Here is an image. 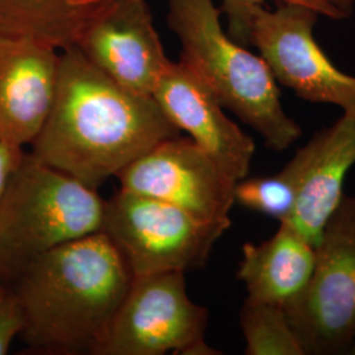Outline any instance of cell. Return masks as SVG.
I'll return each mask as SVG.
<instances>
[{"label":"cell","mask_w":355,"mask_h":355,"mask_svg":"<svg viewBox=\"0 0 355 355\" xmlns=\"http://www.w3.org/2000/svg\"><path fill=\"white\" fill-rule=\"evenodd\" d=\"M333 1H334L347 16H350L352 12L354 11L355 0H333Z\"/></svg>","instance_id":"obj_21"},{"label":"cell","mask_w":355,"mask_h":355,"mask_svg":"<svg viewBox=\"0 0 355 355\" xmlns=\"http://www.w3.org/2000/svg\"><path fill=\"white\" fill-rule=\"evenodd\" d=\"M133 274L105 233L67 242L32 261L8 284L36 353L98 355Z\"/></svg>","instance_id":"obj_2"},{"label":"cell","mask_w":355,"mask_h":355,"mask_svg":"<svg viewBox=\"0 0 355 355\" xmlns=\"http://www.w3.org/2000/svg\"><path fill=\"white\" fill-rule=\"evenodd\" d=\"M318 15L309 7L277 1L254 10L248 45L255 46L282 86L300 99L355 110V76L343 73L318 46Z\"/></svg>","instance_id":"obj_8"},{"label":"cell","mask_w":355,"mask_h":355,"mask_svg":"<svg viewBox=\"0 0 355 355\" xmlns=\"http://www.w3.org/2000/svg\"><path fill=\"white\" fill-rule=\"evenodd\" d=\"M230 225L120 189L105 200L102 232L139 277L202 268Z\"/></svg>","instance_id":"obj_5"},{"label":"cell","mask_w":355,"mask_h":355,"mask_svg":"<svg viewBox=\"0 0 355 355\" xmlns=\"http://www.w3.org/2000/svg\"><path fill=\"white\" fill-rule=\"evenodd\" d=\"M24 328V318L16 299L10 292L0 303V355L8 354L16 337Z\"/></svg>","instance_id":"obj_19"},{"label":"cell","mask_w":355,"mask_h":355,"mask_svg":"<svg viewBox=\"0 0 355 355\" xmlns=\"http://www.w3.org/2000/svg\"><path fill=\"white\" fill-rule=\"evenodd\" d=\"M170 123L212 157L236 182L248 177L254 141L230 120L202 79L180 61H170L153 91Z\"/></svg>","instance_id":"obj_11"},{"label":"cell","mask_w":355,"mask_h":355,"mask_svg":"<svg viewBox=\"0 0 355 355\" xmlns=\"http://www.w3.org/2000/svg\"><path fill=\"white\" fill-rule=\"evenodd\" d=\"M313 146L311 140L300 148L279 173L271 177L243 178L236 183L234 203L277 218L291 216L296 198L309 165Z\"/></svg>","instance_id":"obj_16"},{"label":"cell","mask_w":355,"mask_h":355,"mask_svg":"<svg viewBox=\"0 0 355 355\" xmlns=\"http://www.w3.org/2000/svg\"><path fill=\"white\" fill-rule=\"evenodd\" d=\"M111 0H0V36L35 40L64 51L76 46Z\"/></svg>","instance_id":"obj_15"},{"label":"cell","mask_w":355,"mask_h":355,"mask_svg":"<svg viewBox=\"0 0 355 355\" xmlns=\"http://www.w3.org/2000/svg\"><path fill=\"white\" fill-rule=\"evenodd\" d=\"M316 263V248L288 223L261 243L246 242L237 278L248 299L287 308L304 291Z\"/></svg>","instance_id":"obj_14"},{"label":"cell","mask_w":355,"mask_h":355,"mask_svg":"<svg viewBox=\"0 0 355 355\" xmlns=\"http://www.w3.org/2000/svg\"><path fill=\"white\" fill-rule=\"evenodd\" d=\"M286 313L306 354H347L355 341V196H343L327 223L311 279Z\"/></svg>","instance_id":"obj_6"},{"label":"cell","mask_w":355,"mask_h":355,"mask_svg":"<svg viewBox=\"0 0 355 355\" xmlns=\"http://www.w3.org/2000/svg\"><path fill=\"white\" fill-rule=\"evenodd\" d=\"M179 135L153 96L120 86L70 46L60 51L51 112L29 153L98 190L154 145Z\"/></svg>","instance_id":"obj_1"},{"label":"cell","mask_w":355,"mask_h":355,"mask_svg":"<svg viewBox=\"0 0 355 355\" xmlns=\"http://www.w3.org/2000/svg\"><path fill=\"white\" fill-rule=\"evenodd\" d=\"M24 154V148L16 146L7 141L0 140V200L15 170L20 165Z\"/></svg>","instance_id":"obj_20"},{"label":"cell","mask_w":355,"mask_h":355,"mask_svg":"<svg viewBox=\"0 0 355 355\" xmlns=\"http://www.w3.org/2000/svg\"><path fill=\"white\" fill-rule=\"evenodd\" d=\"M347 354H353L355 355V341L353 343V345L350 346V349H349V352H347Z\"/></svg>","instance_id":"obj_23"},{"label":"cell","mask_w":355,"mask_h":355,"mask_svg":"<svg viewBox=\"0 0 355 355\" xmlns=\"http://www.w3.org/2000/svg\"><path fill=\"white\" fill-rule=\"evenodd\" d=\"M313 152L291 216V224L312 246L343 199V183L355 164V110L311 139ZM283 223V221H282Z\"/></svg>","instance_id":"obj_13"},{"label":"cell","mask_w":355,"mask_h":355,"mask_svg":"<svg viewBox=\"0 0 355 355\" xmlns=\"http://www.w3.org/2000/svg\"><path fill=\"white\" fill-rule=\"evenodd\" d=\"M167 4V26L180 44L179 61L202 79L224 110L259 133L268 149H288L302 128L286 114L266 61L229 36L215 0Z\"/></svg>","instance_id":"obj_3"},{"label":"cell","mask_w":355,"mask_h":355,"mask_svg":"<svg viewBox=\"0 0 355 355\" xmlns=\"http://www.w3.org/2000/svg\"><path fill=\"white\" fill-rule=\"evenodd\" d=\"M60 51L0 36V140L26 149L37 137L54 101Z\"/></svg>","instance_id":"obj_12"},{"label":"cell","mask_w":355,"mask_h":355,"mask_svg":"<svg viewBox=\"0 0 355 355\" xmlns=\"http://www.w3.org/2000/svg\"><path fill=\"white\" fill-rule=\"evenodd\" d=\"M8 293H10V290H8V287L4 284V283H1L0 282V303L8 296Z\"/></svg>","instance_id":"obj_22"},{"label":"cell","mask_w":355,"mask_h":355,"mask_svg":"<svg viewBox=\"0 0 355 355\" xmlns=\"http://www.w3.org/2000/svg\"><path fill=\"white\" fill-rule=\"evenodd\" d=\"M105 200L26 152L0 200V282L7 287L42 254L102 232Z\"/></svg>","instance_id":"obj_4"},{"label":"cell","mask_w":355,"mask_h":355,"mask_svg":"<svg viewBox=\"0 0 355 355\" xmlns=\"http://www.w3.org/2000/svg\"><path fill=\"white\" fill-rule=\"evenodd\" d=\"M208 311L187 293L184 272L133 277L98 355L218 354L205 343Z\"/></svg>","instance_id":"obj_7"},{"label":"cell","mask_w":355,"mask_h":355,"mask_svg":"<svg viewBox=\"0 0 355 355\" xmlns=\"http://www.w3.org/2000/svg\"><path fill=\"white\" fill-rule=\"evenodd\" d=\"M245 354L306 355L286 309L246 299L240 311Z\"/></svg>","instance_id":"obj_17"},{"label":"cell","mask_w":355,"mask_h":355,"mask_svg":"<svg viewBox=\"0 0 355 355\" xmlns=\"http://www.w3.org/2000/svg\"><path fill=\"white\" fill-rule=\"evenodd\" d=\"M116 178L121 190L173 204L207 221L232 224L237 182L190 137L158 142Z\"/></svg>","instance_id":"obj_9"},{"label":"cell","mask_w":355,"mask_h":355,"mask_svg":"<svg viewBox=\"0 0 355 355\" xmlns=\"http://www.w3.org/2000/svg\"><path fill=\"white\" fill-rule=\"evenodd\" d=\"M76 46L116 83L146 96L170 62L145 0H111Z\"/></svg>","instance_id":"obj_10"},{"label":"cell","mask_w":355,"mask_h":355,"mask_svg":"<svg viewBox=\"0 0 355 355\" xmlns=\"http://www.w3.org/2000/svg\"><path fill=\"white\" fill-rule=\"evenodd\" d=\"M266 0H221L220 11L227 17L229 36L243 46L248 45L249 26L254 10L263 6ZM284 3L302 4L312 8L320 15L329 17L331 20H345L349 16L333 1V0H275Z\"/></svg>","instance_id":"obj_18"}]
</instances>
